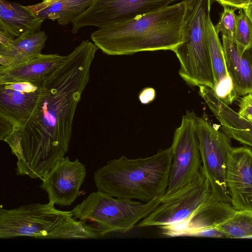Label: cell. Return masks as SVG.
I'll return each instance as SVG.
<instances>
[{
    "label": "cell",
    "instance_id": "6da1fadb",
    "mask_svg": "<svg viewBox=\"0 0 252 252\" xmlns=\"http://www.w3.org/2000/svg\"><path fill=\"white\" fill-rule=\"evenodd\" d=\"M97 49L94 43L83 40L66 56L44 79L39 103L26 126L4 139L17 158V175L42 180L64 157L76 107Z\"/></svg>",
    "mask_w": 252,
    "mask_h": 252
},
{
    "label": "cell",
    "instance_id": "7a4b0ae2",
    "mask_svg": "<svg viewBox=\"0 0 252 252\" xmlns=\"http://www.w3.org/2000/svg\"><path fill=\"white\" fill-rule=\"evenodd\" d=\"M184 0L92 32L94 43L108 55L172 50L181 43L186 12Z\"/></svg>",
    "mask_w": 252,
    "mask_h": 252
},
{
    "label": "cell",
    "instance_id": "3957f363",
    "mask_svg": "<svg viewBox=\"0 0 252 252\" xmlns=\"http://www.w3.org/2000/svg\"><path fill=\"white\" fill-rule=\"evenodd\" d=\"M172 160L171 147L146 158L123 156L98 168L94 180L97 190L105 194L147 202L166 192Z\"/></svg>",
    "mask_w": 252,
    "mask_h": 252
},
{
    "label": "cell",
    "instance_id": "277c9868",
    "mask_svg": "<svg viewBox=\"0 0 252 252\" xmlns=\"http://www.w3.org/2000/svg\"><path fill=\"white\" fill-rule=\"evenodd\" d=\"M186 12L182 40L174 50L180 63L181 77L192 86L214 88L206 30L212 0H184Z\"/></svg>",
    "mask_w": 252,
    "mask_h": 252
},
{
    "label": "cell",
    "instance_id": "5b68a950",
    "mask_svg": "<svg viewBox=\"0 0 252 252\" xmlns=\"http://www.w3.org/2000/svg\"><path fill=\"white\" fill-rule=\"evenodd\" d=\"M161 196L142 203L110 196L97 190L91 193L71 212L74 218L91 226L102 237L132 230L159 205Z\"/></svg>",
    "mask_w": 252,
    "mask_h": 252
},
{
    "label": "cell",
    "instance_id": "8992f818",
    "mask_svg": "<svg viewBox=\"0 0 252 252\" xmlns=\"http://www.w3.org/2000/svg\"><path fill=\"white\" fill-rule=\"evenodd\" d=\"M211 198L210 183L200 170L181 190L167 198L161 197L159 205L136 227H160L183 223L190 219Z\"/></svg>",
    "mask_w": 252,
    "mask_h": 252
},
{
    "label": "cell",
    "instance_id": "52a82bcc",
    "mask_svg": "<svg viewBox=\"0 0 252 252\" xmlns=\"http://www.w3.org/2000/svg\"><path fill=\"white\" fill-rule=\"evenodd\" d=\"M197 117L188 111L175 130L171 146L172 160L165 198L189 184L199 173L201 159L197 134Z\"/></svg>",
    "mask_w": 252,
    "mask_h": 252
},
{
    "label": "cell",
    "instance_id": "ba28073f",
    "mask_svg": "<svg viewBox=\"0 0 252 252\" xmlns=\"http://www.w3.org/2000/svg\"><path fill=\"white\" fill-rule=\"evenodd\" d=\"M197 129L202 164L200 170L210 183L212 197L231 203L225 181L227 161L233 148L230 138L211 124L205 114L197 118Z\"/></svg>",
    "mask_w": 252,
    "mask_h": 252
},
{
    "label": "cell",
    "instance_id": "9c48e42d",
    "mask_svg": "<svg viewBox=\"0 0 252 252\" xmlns=\"http://www.w3.org/2000/svg\"><path fill=\"white\" fill-rule=\"evenodd\" d=\"M49 202L23 205L19 207L0 209V238L18 237L46 239L63 220L72 214L71 211L56 208Z\"/></svg>",
    "mask_w": 252,
    "mask_h": 252
},
{
    "label": "cell",
    "instance_id": "30bf717a",
    "mask_svg": "<svg viewBox=\"0 0 252 252\" xmlns=\"http://www.w3.org/2000/svg\"><path fill=\"white\" fill-rule=\"evenodd\" d=\"M44 79L0 83V140L26 126L39 103Z\"/></svg>",
    "mask_w": 252,
    "mask_h": 252
},
{
    "label": "cell",
    "instance_id": "8fae6325",
    "mask_svg": "<svg viewBox=\"0 0 252 252\" xmlns=\"http://www.w3.org/2000/svg\"><path fill=\"white\" fill-rule=\"evenodd\" d=\"M180 0H93L90 6L72 23V32L87 26L98 28L134 18Z\"/></svg>",
    "mask_w": 252,
    "mask_h": 252
},
{
    "label": "cell",
    "instance_id": "7c38bea8",
    "mask_svg": "<svg viewBox=\"0 0 252 252\" xmlns=\"http://www.w3.org/2000/svg\"><path fill=\"white\" fill-rule=\"evenodd\" d=\"M86 175L85 165L78 159L71 161L64 157L43 178L39 187L47 192L49 202L70 206L79 195Z\"/></svg>",
    "mask_w": 252,
    "mask_h": 252
},
{
    "label": "cell",
    "instance_id": "4fadbf2b",
    "mask_svg": "<svg viewBox=\"0 0 252 252\" xmlns=\"http://www.w3.org/2000/svg\"><path fill=\"white\" fill-rule=\"evenodd\" d=\"M225 181L231 204L236 210L252 211V151L233 148L226 163Z\"/></svg>",
    "mask_w": 252,
    "mask_h": 252
},
{
    "label": "cell",
    "instance_id": "5bb4252c",
    "mask_svg": "<svg viewBox=\"0 0 252 252\" xmlns=\"http://www.w3.org/2000/svg\"><path fill=\"white\" fill-rule=\"evenodd\" d=\"M236 210L231 203L212 198L189 220L183 223L159 227L169 237H192L201 230L217 227L232 216Z\"/></svg>",
    "mask_w": 252,
    "mask_h": 252
},
{
    "label": "cell",
    "instance_id": "9a60e30c",
    "mask_svg": "<svg viewBox=\"0 0 252 252\" xmlns=\"http://www.w3.org/2000/svg\"><path fill=\"white\" fill-rule=\"evenodd\" d=\"M198 87L199 95L220 123L222 131L230 138L252 147V124L219 99L212 88Z\"/></svg>",
    "mask_w": 252,
    "mask_h": 252
},
{
    "label": "cell",
    "instance_id": "2e32d148",
    "mask_svg": "<svg viewBox=\"0 0 252 252\" xmlns=\"http://www.w3.org/2000/svg\"><path fill=\"white\" fill-rule=\"evenodd\" d=\"M222 45L227 70L237 95L252 93V47L242 54L233 40L224 36Z\"/></svg>",
    "mask_w": 252,
    "mask_h": 252
},
{
    "label": "cell",
    "instance_id": "e0dca14e",
    "mask_svg": "<svg viewBox=\"0 0 252 252\" xmlns=\"http://www.w3.org/2000/svg\"><path fill=\"white\" fill-rule=\"evenodd\" d=\"M58 54H42L0 69V83L15 81H35L45 78L65 60Z\"/></svg>",
    "mask_w": 252,
    "mask_h": 252
},
{
    "label": "cell",
    "instance_id": "ac0fdd59",
    "mask_svg": "<svg viewBox=\"0 0 252 252\" xmlns=\"http://www.w3.org/2000/svg\"><path fill=\"white\" fill-rule=\"evenodd\" d=\"M47 39V35L43 31L30 32L0 45V69L41 54Z\"/></svg>",
    "mask_w": 252,
    "mask_h": 252
},
{
    "label": "cell",
    "instance_id": "d6986e66",
    "mask_svg": "<svg viewBox=\"0 0 252 252\" xmlns=\"http://www.w3.org/2000/svg\"><path fill=\"white\" fill-rule=\"evenodd\" d=\"M27 6L6 0H0V30L15 37L30 32L39 31L44 21Z\"/></svg>",
    "mask_w": 252,
    "mask_h": 252
},
{
    "label": "cell",
    "instance_id": "ffe728a7",
    "mask_svg": "<svg viewBox=\"0 0 252 252\" xmlns=\"http://www.w3.org/2000/svg\"><path fill=\"white\" fill-rule=\"evenodd\" d=\"M93 0H70L55 2L44 8L31 10L42 19L57 20L61 25H67L84 13Z\"/></svg>",
    "mask_w": 252,
    "mask_h": 252
},
{
    "label": "cell",
    "instance_id": "44dd1931",
    "mask_svg": "<svg viewBox=\"0 0 252 252\" xmlns=\"http://www.w3.org/2000/svg\"><path fill=\"white\" fill-rule=\"evenodd\" d=\"M207 37L214 80V88L221 81L230 76L227 70L222 43L209 16L206 22Z\"/></svg>",
    "mask_w": 252,
    "mask_h": 252
},
{
    "label": "cell",
    "instance_id": "7402d4cb",
    "mask_svg": "<svg viewBox=\"0 0 252 252\" xmlns=\"http://www.w3.org/2000/svg\"><path fill=\"white\" fill-rule=\"evenodd\" d=\"M217 228L222 231L227 238H252V211L236 210Z\"/></svg>",
    "mask_w": 252,
    "mask_h": 252
},
{
    "label": "cell",
    "instance_id": "603a6c76",
    "mask_svg": "<svg viewBox=\"0 0 252 252\" xmlns=\"http://www.w3.org/2000/svg\"><path fill=\"white\" fill-rule=\"evenodd\" d=\"M234 41L242 54L252 47V24L244 9H239L236 15Z\"/></svg>",
    "mask_w": 252,
    "mask_h": 252
},
{
    "label": "cell",
    "instance_id": "cb8c5ba5",
    "mask_svg": "<svg viewBox=\"0 0 252 252\" xmlns=\"http://www.w3.org/2000/svg\"><path fill=\"white\" fill-rule=\"evenodd\" d=\"M223 10L221 13L220 19L215 28L217 33H222V36L234 41L236 23V14L235 11L237 8H230L226 5H222Z\"/></svg>",
    "mask_w": 252,
    "mask_h": 252
},
{
    "label": "cell",
    "instance_id": "d4e9b609",
    "mask_svg": "<svg viewBox=\"0 0 252 252\" xmlns=\"http://www.w3.org/2000/svg\"><path fill=\"white\" fill-rule=\"evenodd\" d=\"M213 90L218 97L228 105L231 104L238 96L230 76L219 82Z\"/></svg>",
    "mask_w": 252,
    "mask_h": 252
},
{
    "label": "cell",
    "instance_id": "484cf974",
    "mask_svg": "<svg viewBox=\"0 0 252 252\" xmlns=\"http://www.w3.org/2000/svg\"><path fill=\"white\" fill-rule=\"evenodd\" d=\"M239 109L238 113L245 119L252 116V93L244 95L239 103Z\"/></svg>",
    "mask_w": 252,
    "mask_h": 252
},
{
    "label": "cell",
    "instance_id": "4316f807",
    "mask_svg": "<svg viewBox=\"0 0 252 252\" xmlns=\"http://www.w3.org/2000/svg\"><path fill=\"white\" fill-rule=\"evenodd\" d=\"M192 237L227 238L226 235L217 227L199 230L194 233Z\"/></svg>",
    "mask_w": 252,
    "mask_h": 252
},
{
    "label": "cell",
    "instance_id": "83f0119b",
    "mask_svg": "<svg viewBox=\"0 0 252 252\" xmlns=\"http://www.w3.org/2000/svg\"><path fill=\"white\" fill-rule=\"evenodd\" d=\"M222 5L230 6L237 9H245L252 5V0H215Z\"/></svg>",
    "mask_w": 252,
    "mask_h": 252
},
{
    "label": "cell",
    "instance_id": "f1b7e54d",
    "mask_svg": "<svg viewBox=\"0 0 252 252\" xmlns=\"http://www.w3.org/2000/svg\"><path fill=\"white\" fill-rule=\"evenodd\" d=\"M156 91L151 87L143 89L139 93L138 98L144 104H147L153 101L156 98Z\"/></svg>",
    "mask_w": 252,
    "mask_h": 252
},
{
    "label": "cell",
    "instance_id": "f546056e",
    "mask_svg": "<svg viewBox=\"0 0 252 252\" xmlns=\"http://www.w3.org/2000/svg\"><path fill=\"white\" fill-rule=\"evenodd\" d=\"M66 0H48L47 1H42V2L35 4L33 5H31L29 6H27V7L31 10H36L44 8L55 2L61 1H66Z\"/></svg>",
    "mask_w": 252,
    "mask_h": 252
},
{
    "label": "cell",
    "instance_id": "4dcf8cb0",
    "mask_svg": "<svg viewBox=\"0 0 252 252\" xmlns=\"http://www.w3.org/2000/svg\"><path fill=\"white\" fill-rule=\"evenodd\" d=\"M252 24V5L244 9Z\"/></svg>",
    "mask_w": 252,
    "mask_h": 252
},
{
    "label": "cell",
    "instance_id": "1f68e13d",
    "mask_svg": "<svg viewBox=\"0 0 252 252\" xmlns=\"http://www.w3.org/2000/svg\"><path fill=\"white\" fill-rule=\"evenodd\" d=\"M47 0H43V1H47Z\"/></svg>",
    "mask_w": 252,
    "mask_h": 252
}]
</instances>
